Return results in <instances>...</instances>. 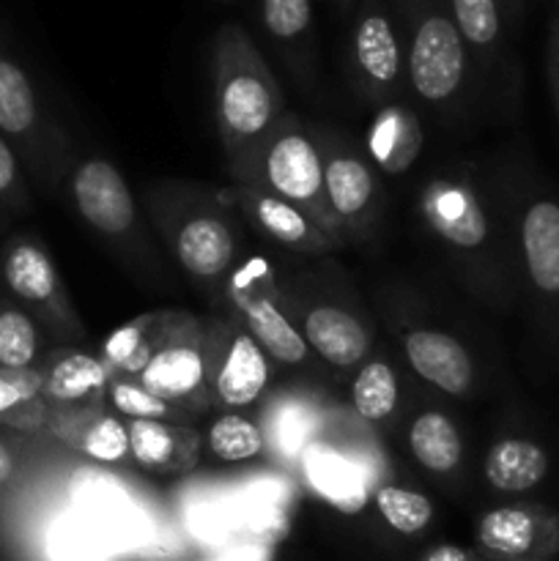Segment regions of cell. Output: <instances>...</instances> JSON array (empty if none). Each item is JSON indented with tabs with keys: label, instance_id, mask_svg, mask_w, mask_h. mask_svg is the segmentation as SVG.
Returning a JSON list of instances; mask_svg holds the SVG:
<instances>
[{
	"label": "cell",
	"instance_id": "obj_10",
	"mask_svg": "<svg viewBox=\"0 0 559 561\" xmlns=\"http://www.w3.org/2000/svg\"><path fill=\"white\" fill-rule=\"evenodd\" d=\"M75 203L85 222L104 236H121L135 222V201L118 170L104 159H88L71 181Z\"/></svg>",
	"mask_w": 559,
	"mask_h": 561
},
{
	"label": "cell",
	"instance_id": "obj_25",
	"mask_svg": "<svg viewBox=\"0 0 559 561\" xmlns=\"http://www.w3.org/2000/svg\"><path fill=\"white\" fill-rule=\"evenodd\" d=\"M107 373L99 359L88 354H69L55 362L47 376V394L55 403L85 405L96 403L102 394Z\"/></svg>",
	"mask_w": 559,
	"mask_h": 561
},
{
	"label": "cell",
	"instance_id": "obj_34",
	"mask_svg": "<svg viewBox=\"0 0 559 561\" xmlns=\"http://www.w3.org/2000/svg\"><path fill=\"white\" fill-rule=\"evenodd\" d=\"M77 447L96 463H121L129 458V427L115 416H99L91 425L77 433Z\"/></svg>",
	"mask_w": 559,
	"mask_h": 561
},
{
	"label": "cell",
	"instance_id": "obj_37",
	"mask_svg": "<svg viewBox=\"0 0 559 561\" xmlns=\"http://www.w3.org/2000/svg\"><path fill=\"white\" fill-rule=\"evenodd\" d=\"M285 502H288V493H285L283 482H277L274 477H261V482H252L247 488V518L261 529H277L285 520Z\"/></svg>",
	"mask_w": 559,
	"mask_h": 561
},
{
	"label": "cell",
	"instance_id": "obj_3",
	"mask_svg": "<svg viewBox=\"0 0 559 561\" xmlns=\"http://www.w3.org/2000/svg\"><path fill=\"white\" fill-rule=\"evenodd\" d=\"M258 173L266 184L263 190L294 203L312 222L338 236L340 222L329 211L327 190H323L321 153L294 121L283 118L272 131L258 157Z\"/></svg>",
	"mask_w": 559,
	"mask_h": 561
},
{
	"label": "cell",
	"instance_id": "obj_26",
	"mask_svg": "<svg viewBox=\"0 0 559 561\" xmlns=\"http://www.w3.org/2000/svg\"><path fill=\"white\" fill-rule=\"evenodd\" d=\"M49 551L58 561H107L115 551V540L99 529L85 515L58 520L49 531Z\"/></svg>",
	"mask_w": 559,
	"mask_h": 561
},
{
	"label": "cell",
	"instance_id": "obj_45",
	"mask_svg": "<svg viewBox=\"0 0 559 561\" xmlns=\"http://www.w3.org/2000/svg\"><path fill=\"white\" fill-rule=\"evenodd\" d=\"M497 561H526V559H497Z\"/></svg>",
	"mask_w": 559,
	"mask_h": 561
},
{
	"label": "cell",
	"instance_id": "obj_8",
	"mask_svg": "<svg viewBox=\"0 0 559 561\" xmlns=\"http://www.w3.org/2000/svg\"><path fill=\"white\" fill-rule=\"evenodd\" d=\"M233 201L239 203L241 211L252 219V225L261 233H266L269 239L288 247V250L327 252L338 247V236L323 230L301 208L283 201L274 192L263 190V186H241L233 192Z\"/></svg>",
	"mask_w": 559,
	"mask_h": 561
},
{
	"label": "cell",
	"instance_id": "obj_40",
	"mask_svg": "<svg viewBox=\"0 0 559 561\" xmlns=\"http://www.w3.org/2000/svg\"><path fill=\"white\" fill-rule=\"evenodd\" d=\"M14 179H16L14 153H11V148L5 146L3 137H0V195L11 190V184H14Z\"/></svg>",
	"mask_w": 559,
	"mask_h": 561
},
{
	"label": "cell",
	"instance_id": "obj_23",
	"mask_svg": "<svg viewBox=\"0 0 559 561\" xmlns=\"http://www.w3.org/2000/svg\"><path fill=\"white\" fill-rule=\"evenodd\" d=\"M370 148L378 164L387 168L389 173H400L403 168H409L420 148V124H417L414 113H409L406 107H387L384 113H378L370 131Z\"/></svg>",
	"mask_w": 559,
	"mask_h": 561
},
{
	"label": "cell",
	"instance_id": "obj_28",
	"mask_svg": "<svg viewBox=\"0 0 559 561\" xmlns=\"http://www.w3.org/2000/svg\"><path fill=\"white\" fill-rule=\"evenodd\" d=\"M36 121V93L25 71L9 58H0V129L25 135Z\"/></svg>",
	"mask_w": 559,
	"mask_h": 561
},
{
	"label": "cell",
	"instance_id": "obj_47",
	"mask_svg": "<svg viewBox=\"0 0 559 561\" xmlns=\"http://www.w3.org/2000/svg\"><path fill=\"white\" fill-rule=\"evenodd\" d=\"M557 3H559V0H557ZM557 16H559V14H557Z\"/></svg>",
	"mask_w": 559,
	"mask_h": 561
},
{
	"label": "cell",
	"instance_id": "obj_32",
	"mask_svg": "<svg viewBox=\"0 0 559 561\" xmlns=\"http://www.w3.org/2000/svg\"><path fill=\"white\" fill-rule=\"evenodd\" d=\"M312 427H316V414L305 403H285L269 420V438L277 453L285 458H294L312 444Z\"/></svg>",
	"mask_w": 559,
	"mask_h": 561
},
{
	"label": "cell",
	"instance_id": "obj_12",
	"mask_svg": "<svg viewBox=\"0 0 559 561\" xmlns=\"http://www.w3.org/2000/svg\"><path fill=\"white\" fill-rule=\"evenodd\" d=\"M406 359L433 387L449 394H466L475 381V365L464 345L444 332L414 329L403 337Z\"/></svg>",
	"mask_w": 559,
	"mask_h": 561
},
{
	"label": "cell",
	"instance_id": "obj_30",
	"mask_svg": "<svg viewBox=\"0 0 559 561\" xmlns=\"http://www.w3.org/2000/svg\"><path fill=\"white\" fill-rule=\"evenodd\" d=\"M208 447H212V453L219 460L241 463V460H250L263 453L266 436H263V431L255 422L244 420L239 414H225L208 431Z\"/></svg>",
	"mask_w": 559,
	"mask_h": 561
},
{
	"label": "cell",
	"instance_id": "obj_11",
	"mask_svg": "<svg viewBox=\"0 0 559 561\" xmlns=\"http://www.w3.org/2000/svg\"><path fill=\"white\" fill-rule=\"evenodd\" d=\"M307 485L340 513H360L370 499V482L356 460L323 442L307 444L301 453Z\"/></svg>",
	"mask_w": 559,
	"mask_h": 561
},
{
	"label": "cell",
	"instance_id": "obj_36",
	"mask_svg": "<svg viewBox=\"0 0 559 561\" xmlns=\"http://www.w3.org/2000/svg\"><path fill=\"white\" fill-rule=\"evenodd\" d=\"M261 16L269 36L283 44H299L312 27L310 0H261Z\"/></svg>",
	"mask_w": 559,
	"mask_h": 561
},
{
	"label": "cell",
	"instance_id": "obj_44",
	"mask_svg": "<svg viewBox=\"0 0 559 561\" xmlns=\"http://www.w3.org/2000/svg\"><path fill=\"white\" fill-rule=\"evenodd\" d=\"M192 561H233V559H225V557H195Z\"/></svg>",
	"mask_w": 559,
	"mask_h": 561
},
{
	"label": "cell",
	"instance_id": "obj_17",
	"mask_svg": "<svg viewBox=\"0 0 559 561\" xmlns=\"http://www.w3.org/2000/svg\"><path fill=\"white\" fill-rule=\"evenodd\" d=\"M305 340L307 348H312L321 359H327L332 367H340V370L360 365L370 348L365 327L351 312L332 305L312 307L307 312Z\"/></svg>",
	"mask_w": 559,
	"mask_h": 561
},
{
	"label": "cell",
	"instance_id": "obj_33",
	"mask_svg": "<svg viewBox=\"0 0 559 561\" xmlns=\"http://www.w3.org/2000/svg\"><path fill=\"white\" fill-rule=\"evenodd\" d=\"M36 329L33 321L20 310L0 312V367L5 370H25L36 359Z\"/></svg>",
	"mask_w": 559,
	"mask_h": 561
},
{
	"label": "cell",
	"instance_id": "obj_29",
	"mask_svg": "<svg viewBox=\"0 0 559 561\" xmlns=\"http://www.w3.org/2000/svg\"><path fill=\"white\" fill-rule=\"evenodd\" d=\"M351 400H354V409L360 411L362 420H387L398 405V378H395L392 367L384 365V362H367L356 376Z\"/></svg>",
	"mask_w": 559,
	"mask_h": 561
},
{
	"label": "cell",
	"instance_id": "obj_42",
	"mask_svg": "<svg viewBox=\"0 0 559 561\" xmlns=\"http://www.w3.org/2000/svg\"><path fill=\"white\" fill-rule=\"evenodd\" d=\"M11 474H14V455H11V449L0 442V485L9 482Z\"/></svg>",
	"mask_w": 559,
	"mask_h": 561
},
{
	"label": "cell",
	"instance_id": "obj_1",
	"mask_svg": "<svg viewBox=\"0 0 559 561\" xmlns=\"http://www.w3.org/2000/svg\"><path fill=\"white\" fill-rule=\"evenodd\" d=\"M283 113V91L244 27H219L214 38V118L241 173L255 168Z\"/></svg>",
	"mask_w": 559,
	"mask_h": 561
},
{
	"label": "cell",
	"instance_id": "obj_14",
	"mask_svg": "<svg viewBox=\"0 0 559 561\" xmlns=\"http://www.w3.org/2000/svg\"><path fill=\"white\" fill-rule=\"evenodd\" d=\"M425 217L431 228L460 250H477L488 241V217L471 190L455 184H433L425 192Z\"/></svg>",
	"mask_w": 559,
	"mask_h": 561
},
{
	"label": "cell",
	"instance_id": "obj_27",
	"mask_svg": "<svg viewBox=\"0 0 559 561\" xmlns=\"http://www.w3.org/2000/svg\"><path fill=\"white\" fill-rule=\"evenodd\" d=\"M449 14L466 47L491 53L502 38V3L499 0H447Z\"/></svg>",
	"mask_w": 559,
	"mask_h": 561
},
{
	"label": "cell",
	"instance_id": "obj_18",
	"mask_svg": "<svg viewBox=\"0 0 559 561\" xmlns=\"http://www.w3.org/2000/svg\"><path fill=\"white\" fill-rule=\"evenodd\" d=\"M551 458L535 438H499L486 455V480L499 493H526L543 485Z\"/></svg>",
	"mask_w": 559,
	"mask_h": 561
},
{
	"label": "cell",
	"instance_id": "obj_20",
	"mask_svg": "<svg viewBox=\"0 0 559 561\" xmlns=\"http://www.w3.org/2000/svg\"><path fill=\"white\" fill-rule=\"evenodd\" d=\"M184 321L181 312H151L115 329L104 343V367L135 378L164 337Z\"/></svg>",
	"mask_w": 559,
	"mask_h": 561
},
{
	"label": "cell",
	"instance_id": "obj_5",
	"mask_svg": "<svg viewBox=\"0 0 559 561\" xmlns=\"http://www.w3.org/2000/svg\"><path fill=\"white\" fill-rule=\"evenodd\" d=\"M135 381L181 411L201 398L206 389V354L195 318L184 316V321L148 356Z\"/></svg>",
	"mask_w": 559,
	"mask_h": 561
},
{
	"label": "cell",
	"instance_id": "obj_46",
	"mask_svg": "<svg viewBox=\"0 0 559 561\" xmlns=\"http://www.w3.org/2000/svg\"><path fill=\"white\" fill-rule=\"evenodd\" d=\"M340 3H343V5H351V3H354V0H340Z\"/></svg>",
	"mask_w": 559,
	"mask_h": 561
},
{
	"label": "cell",
	"instance_id": "obj_4",
	"mask_svg": "<svg viewBox=\"0 0 559 561\" xmlns=\"http://www.w3.org/2000/svg\"><path fill=\"white\" fill-rule=\"evenodd\" d=\"M230 296L239 307L247 334L261 345L263 354H272L283 365H299L307 359V340L280 312L272 272L263 257H250V263L233 274Z\"/></svg>",
	"mask_w": 559,
	"mask_h": 561
},
{
	"label": "cell",
	"instance_id": "obj_41",
	"mask_svg": "<svg viewBox=\"0 0 559 561\" xmlns=\"http://www.w3.org/2000/svg\"><path fill=\"white\" fill-rule=\"evenodd\" d=\"M422 561H482L477 553L466 551V548H458V546H438L433 548V551H427Z\"/></svg>",
	"mask_w": 559,
	"mask_h": 561
},
{
	"label": "cell",
	"instance_id": "obj_15",
	"mask_svg": "<svg viewBox=\"0 0 559 561\" xmlns=\"http://www.w3.org/2000/svg\"><path fill=\"white\" fill-rule=\"evenodd\" d=\"M269 383L266 354L247 332H236L214 373V394L225 409H244Z\"/></svg>",
	"mask_w": 559,
	"mask_h": 561
},
{
	"label": "cell",
	"instance_id": "obj_35",
	"mask_svg": "<svg viewBox=\"0 0 559 561\" xmlns=\"http://www.w3.org/2000/svg\"><path fill=\"white\" fill-rule=\"evenodd\" d=\"M110 400H113L115 409H118L121 414L129 416V420L170 422L175 420V416H184L179 405L157 398V394L148 392L142 383H137L135 378H121V381H113V387H110Z\"/></svg>",
	"mask_w": 559,
	"mask_h": 561
},
{
	"label": "cell",
	"instance_id": "obj_22",
	"mask_svg": "<svg viewBox=\"0 0 559 561\" xmlns=\"http://www.w3.org/2000/svg\"><path fill=\"white\" fill-rule=\"evenodd\" d=\"M409 447L417 463L433 474L453 471L460 463V453H464L458 427L449 422V416L438 414V411H425V414L417 416L409 431Z\"/></svg>",
	"mask_w": 559,
	"mask_h": 561
},
{
	"label": "cell",
	"instance_id": "obj_9",
	"mask_svg": "<svg viewBox=\"0 0 559 561\" xmlns=\"http://www.w3.org/2000/svg\"><path fill=\"white\" fill-rule=\"evenodd\" d=\"M351 53L362 80L376 91H392L403 69V53L392 16L381 0H360L351 33Z\"/></svg>",
	"mask_w": 559,
	"mask_h": 561
},
{
	"label": "cell",
	"instance_id": "obj_39",
	"mask_svg": "<svg viewBox=\"0 0 559 561\" xmlns=\"http://www.w3.org/2000/svg\"><path fill=\"white\" fill-rule=\"evenodd\" d=\"M548 77H551L554 102L559 113V16L551 22V33H548Z\"/></svg>",
	"mask_w": 559,
	"mask_h": 561
},
{
	"label": "cell",
	"instance_id": "obj_19",
	"mask_svg": "<svg viewBox=\"0 0 559 561\" xmlns=\"http://www.w3.org/2000/svg\"><path fill=\"white\" fill-rule=\"evenodd\" d=\"M233 233L217 217H192L175 233L179 263L197 279H214L233 263Z\"/></svg>",
	"mask_w": 559,
	"mask_h": 561
},
{
	"label": "cell",
	"instance_id": "obj_6",
	"mask_svg": "<svg viewBox=\"0 0 559 561\" xmlns=\"http://www.w3.org/2000/svg\"><path fill=\"white\" fill-rule=\"evenodd\" d=\"M518 252L526 283L543 310L559 318V201L535 195L518 214Z\"/></svg>",
	"mask_w": 559,
	"mask_h": 561
},
{
	"label": "cell",
	"instance_id": "obj_16",
	"mask_svg": "<svg viewBox=\"0 0 559 561\" xmlns=\"http://www.w3.org/2000/svg\"><path fill=\"white\" fill-rule=\"evenodd\" d=\"M129 449L137 466L153 474H181L197 460V433L170 422L132 420Z\"/></svg>",
	"mask_w": 559,
	"mask_h": 561
},
{
	"label": "cell",
	"instance_id": "obj_38",
	"mask_svg": "<svg viewBox=\"0 0 559 561\" xmlns=\"http://www.w3.org/2000/svg\"><path fill=\"white\" fill-rule=\"evenodd\" d=\"M31 398V389L22 387L20 381H11V378L0 376V414H14Z\"/></svg>",
	"mask_w": 559,
	"mask_h": 561
},
{
	"label": "cell",
	"instance_id": "obj_43",
	"mask_svg": "<svg viewBox=\"0 0 559 561\" xmlns=\"http://www.w3.org/2000/svg\"><path fill=\"white\" fill-rule=\"evenodd\" d=\"M502 3V14L504 20L515 22L521 16V11H524V0H499Z\"/></svg>",
	"mask_w": 559,
	"mask_h": 561
},
{
	"label": "cell",
	"instance_id": "obj_13",
	"mask_svg": "<svg viewBox=\"0 0 559 561\" xmlns=\"http://www.w3.org/2000/svg\"><path fill=\"white\" fill-rule=\"evenodd\" d=\"M71 491H75V502L80 513L88 520H93L99 529L107 531L115 546L140 535L142 510L137 507L135 499L126 493V488L118 480L107 474L82 471V474H77Z\"/></svg>",
	"mask_w": 559,
	"mask_h": 561
},
{
	"label": "cell",
	"instance_id": "obj_24",
	"mask_svg": "<svg viewBox=\"0 0 559 561\" xmlns=\"http://www.w3.org/2000/svg\"><path fill=\"white\" fill-rule=\"evenodd\" d=\"M3 272L5 283L20 299L42 305V301H53L58 294V274H55L47 252L31 241H20L11 247Z\"/></svg>",
	"mask_w": 559,
	"mask_h": 561
},
{
	"label": "cell",
	"instance_id": "obj_7",
	"mask_svg": "<svg viewBox=\"0 0 559 561\" xmlns=\"http://www.w3.org/2000/svg\"><path fill=\"white\" fill-rule=\"evenodd\" d=\"M477 540L497 559L548 561L559 553V515L537 504L497 507L482 515Z\"/></svg>",
	"mask_w": 559,
	"mask_h": 561
},
{
	"label": "cell",
	"instance_id": "obj_21",
	"mask_svg": "<svg viewBox=\"0 0 559 561\" xmlns=\"http://www.w3.org/2000/svg\"><path fill=\"white\" fill-rule=\"evenodd\" d=\"M323 190L332 217L338 222H356L370 206L373 173L356 157L334 153L323 164Z\"/></svg>",
	"mask_w": 559,
	"mask_h": 561
},
{
	"label": "cell",
	"instance_id": "obj_2",
	"mask_svg": "<svg viewBox=\"0 0 559 561\" xmlns=\"http://www.w3.org/2000/svg\"><path fill=\"white\" fill-rule=\"evenodd\" d=\"M409 20V77L425 102H447L466 75V44L447 0H395Z\"/></svg>",
	"mask_w": 559,
	"mask_h": 561
},
{
	"label": "cell",
	"instance_id": "obj_31",
	"mask_svg": "<svg viewBox=\"0 0 559 561\" xmlns=\"http://www.w3.org/2000/svg\"><path fill=\"white\" fill-rule=\"evenodd\" d=\"M373 502H376L381 518L400 535H420L433 518V504L422 493L406 491V488L384 485Z\"/></svg>",
	"mask_w": 559,
	"mask_h": 561
}]
</instances>
